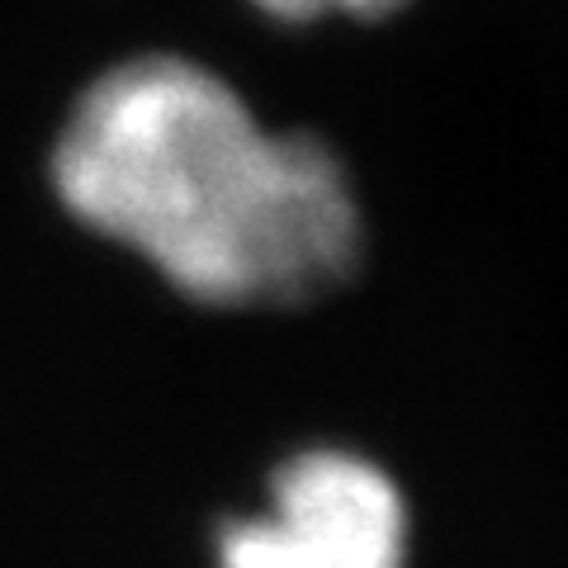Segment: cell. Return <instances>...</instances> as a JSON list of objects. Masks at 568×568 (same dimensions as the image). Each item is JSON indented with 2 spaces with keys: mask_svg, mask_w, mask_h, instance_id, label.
Wrapping results in <instances>:
<instances>
[{
  "mask_svg": "<svg viewBox=\"0 0 568 568\" xmlns=\"http://www.w3.org/2000/svg\"><path fill=\"white\" fill-rule=\"evenodd\" d=\"M252 6L284 24H317V20H384L407 0H252Z\"/></svg>",
  "mask_w": 568,
  "mask_h": 568,
  "instance_id": "277c9868",
  "label": "cell"
},
{
  "mask_svg": "<svg viewBox=\"0 0 568 568\" xmlns=\"http://www.w3.org/2000/svg\"><path fill=\"white\" fill-rule=\"evenodd\" d=\"M52 190L194 304H308L361 265L342 156L265 129L233 81L181 52H142L85 85L52 142Z\"/></svg>",
  "mask_w": 568,
  "mask_h": 568,
  "instance_id": "6da1fadb",
  "label": "cell"
},
{
  "mask_svg": "<svg viewBox=\"0 0 568 568\" xmlns=\"http://www.w3.org/2000/svg\"><path fill=\"white\" fill-rule=\"evenodd\" d=\"M265 511L317 568H407L413 511L379 459L346 446H308L271 474Z\"/></svg>",
  "mask_w": 568,
  "mask_h": 568,
  "instance_id": "7a4b0ae2",
  "label": "cell"
},
{
  "mask_svg": "<svg viewBox=\"0 0 568 568\" xmlns=\"http://www.w3.org/2000/svg\"><path fill=\"white\" fill-rule=\"evenodd\" d=\"M213 568H317L271 511L233 517L213 540Z\"/></svg>",
  "mask_w": 568,
  "mask_h": 568,
  "instance_id": "3957f363",
  "label": "cell"
}]
</instances>
